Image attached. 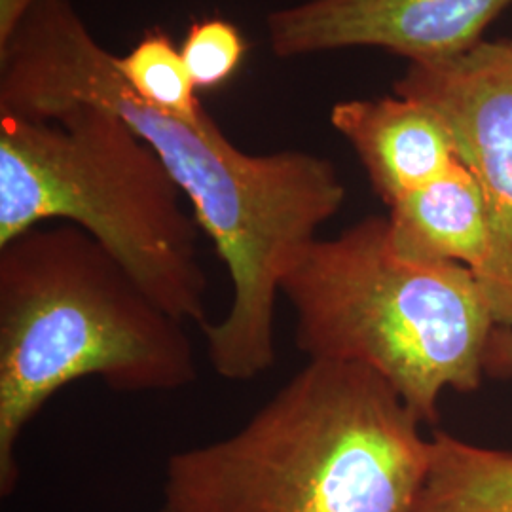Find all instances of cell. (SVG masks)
I'll return each instance as SVG.
<instances>
[{"instance_id": "6da1fadb", "label": "cell", "mask_w": 512, "mask_h": 512, "mask_svg": "<svg viewBox=\"0 0 512 512\" xmlns=\"http://www.w3.org/2000/svg\"><path fill=\"white\" fill-rule=\"evenodd\" d=\"M374 370L313 361L226 439L167 459V512H418L431 440Z\"/></svg>"}, {"instance_id": "7a4b0ae2", "label": "cell", "mask_w": 512, "mask_h": 512, "mask_svg": "<svg viewBox=\"0 0 512 512\" xmlns=\"http://www.w3.org/2000/svg\"><path fill=\"white\" fill-rule=\"evenodd\" d=\"M177 391L198 363L183 321L82 228L40 224L0 245V494L18 484L25 427L59 389Z\"/></svg>"}, {"instance_id": "3957f363", "label": "cell", "mask_w": 512, "mask_h": 512, "mask_svg": "<svg viewBox=\"0 0 512 512\" xmlns=\"http://www.w3.org/2000/svg\"><path fill=\"white\" fill-rule=\"evenodd\" d=\"M294 344L313 361L366 366L427 423L444 389L475 391L494 332V308L456 262L399 255L387 217L317 238L285 275Z\"/></svg>"}, {"instance_id": "277c9868", "label": "cell", "mask_w": 512, "mask_h": 512, "mask_svg": "<svg viewBox=\"0 0 512 512\" xmlns=\"http://www.w3.org/2000/svg\"><path fill=\"white\" fill-rule=\"evenodd\" d=\"M160 156L109 110L0 114V245L69 222L97 239L167 313L202 329L207 275L198 220Z\"/></svg>"}, {"instance_id": "5b68a950", "label": "cell", "mask_w": 512, "mask_h": 512, "mask_svg": "<svg viewBox=\"0 0 512 512\" xmlns=\"http://www.w3.org/2000/svg\"><path fill=\"white\" fill-rule=\"evenodd\" d=\"M395 93L435 110L480 186L494 238L484 291L495 323L512 327V46L482 40L437 63H408Z\"/></svg>"}, {"instance_id": "8992f818", "label": "cell", "mask_w": 512, "mask_h": 512, "mask_svg": "<svg viewBox=\"0 0 512 512\" xmlns=\"http://www.w3.org/2000/svg\"><path fill=\"white\" fill-rule=\"evenodd\" d=\"M512 0H304L266 18L277 57L382 48L408 63L471 52Z\"/></svg>"}, {"instance_id": "52a82bcc", "label": "cell", "mask_w": 512, "mask_h": 512, "mask_svg": "<svg viewBox=\"0 0 512 512\" xmlns=\"http://www.w3.org/2000/svg\"><path fill=\"white\" fill-rule=\"evenodd\" d=\"M330 124L348 139L387 207L437 181L459 162L439 114L397 93L336 103Z\"/></svg>"}, {"instance_id": "ba28073f", "label": "cell", "mask_w": 512, "mask_h": 512, "mask_svg": "<svg viewBox=\"0 0 512 512\" xmlns=\"http://www.w3.org/2000/svg\"><path fill=\"white\" fill-rule=\"evenodd\" d=\"M387 222L399 255L467 266L480 285L490 272L494 238L488 207L473 173L461 162L389 205Z\"/></svg>"}, {"instance_id": "9c48e42d", "label": "cell", "mask_w": 512, "mask_h": 512, "mask_svg": "<svg viewBox=\"0 0 512 512\" xmlns=\"http://www.w3.org/2000/svg\"><path fill=\"white\" fill-rule=\"evenodd\" d=\"M418 512H512V454L437 431Z\"/></svg>"}, {"instance_id": "30bf717a", "label": "cell", "mask_w": 512, "mask_h": 512, "mask_svg": "<svg viewBox=\"0 0 512 512\" xmlns=\"http://www.w3.org/2000/svg\"><path fill=\"white\" fill-rule=\"evenodd\" d=\"M116 67L145 103L181 120L196 122L203 109L196 86L177 48L164 31H150L129 54L116 55Z\"/></svg>"}, {"instance_id": "8fae6325", "label": "cell", "mask_w": 512, "mask_h": 512, "mask_svg": "<svg viewBox=\"0 0 512 512\" xmlns=\"http://www.w3.org/2000/svg\"><path fill=\"white\" fill-rule=\"evenodd\" d=\"M181 55L194 86L198 90H213L238 71L245 55V40L230 21L203 19L190 25Z\"/></svg>"}, {"instance_id": "7c38bea8", "label": "cell", "mask_w": 512, "mask_h": 512, "mask_svg": "<svg viewBox=\"0 0 512 512\" xmlns=\"http://www.w3.org/2000/svg\"><path fill=\"white\" fill-rule=\"evenodd\" d=\"M484 374L494 378H512V327H495L486 355Z\"/></svg>"}, {"instance_id": "4fadbf2b", "label": "cell", "mask_w": 512, "mask_h": 512, "mask_svg": "<svg viewBox=\"0 0 512 512\" xmlns=\"http://www.w3.org/2000/svg\"><path fill=\"white\" fill-rule=\"evenodd\" d=\"M509 44H511V46H512V38H511V40H509Z\"/></svg>"}, {"instance_id": "5bb4252c", "label": "cell", "mask_w": 512, "mask_h": 512, "mask_svg": "<svg viewBox=\"0 0 512 512\" xmlns=\"http://www.w3.org/2000/svg\"><path fill=\"white\" fill-rule=\"evenodd\" d=\"M162 512H167V511H162Z\"/></svg>"}]
</instances>
